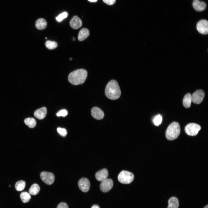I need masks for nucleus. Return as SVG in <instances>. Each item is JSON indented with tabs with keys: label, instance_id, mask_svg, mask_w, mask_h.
<instances>
[{
	"label": "nucleus",
	"instance_id": "obj_35",
	"mask_svg": "<svg viewBox=\"0 0 208 208\" xmlns=\"http://www.w3.org/2000/svg\"><path fill=\"white\" fill-rule=\"evenodd\" d=\"M70 60H72V58H70Z\"/></svg>",
	"mask_w": 208,
	"mask_h": 208
},
{
	"label": "nucleus",
	"instance_id": "obj_1",
	"mask_svg": "<svg viewBox=\"0 0 208 208\" xmlns=\"http://www.w3.org/2000/svg\"><path fill=\"white\" fill-rule=\"evenodd\" d=\"M106 96L111 100L118 99L121 95V91L117 81L115 80L110 81L107 84L105 90Z\"/></svg>",
	"mask_w": 208,
	"mask_h": 208
},
{
	"label": "nucleus",
	"instance_id": "obj_6",
	"mask_svg": "<svg viewBox=\"0 0 208 208\" xmlns=\"http://www.w3.org/2000/svg\"><path fill=\"white\" fill-rule=\"evenodd\" d=\"M42 180L46 184L51 185L53 184L55 180L54 174L51 172L43 171L40 174Z\"/></svg>",
	"mask_w": 208,
	"mask_h": 208
},
{
	"label": "nucleus",
	"instance_id": "obj_4",
	"mask_svg": "<svg viewBox=\"0 0 208 208\" xmlns=\"http://www.w3.org/2000/svg\"><path fill=\"white\" fill-rule=\"evenodd\" d=\"M134 179L133 174L129 172L122 170L119 174L118 180L123 184H128L132 182Z\"/></svg>",
	"mask_w": 208,
	"mask_h": 208
},
{
	"label": "nucleus",
	"instance_id": "obj_14",
	"mask_svg": "<svg viewBox=\"0 0 208 208\" xmlns=\"http://www.w3.org/2000/svg\"><path fill=\"white\" fill-rule=\"evenodd\" d=\"M192 5L196 11L199 12L204 10L206 7V4L205 2L198 0H194L193 1Z\"/></svg>",
	"mask_w": 208,
	"mask_h": 208
},
{
	"label": "nucleus",
	"instance_id": "obj_32",
	"mask_svg": "<svg viewBox=\"0 0 208 208\" xmlns=\"http://www.w3.org/2000/svg\"><path fill=\"white\" fill-rule=\"evenodd\" d=\"M89 1L91 2H96L97 0H88Z\"/></svg>",
	"mask_w": 208,
	"mask_h": 208
},
{
	"label": "nucleus",
	"instance_id": "obj_3",
	"mask_svg": "<svg viewBox=\"0 0 208 208\" xmlns=\"http://www.w3.org/2000/svg\"><path fill=\"white\" fill-rule=\"evenodd\" d=\"M179 124L177 122L171 123L168 127L166 132V136L168 140H172L177 139L180 133Z\"/></svg>",
	"mask_w": 208,
	"mask_h": 208
},
{
	"label": "nucleus",
	"instance_id": "obj_2",
	"mask_svg": "<svg viewBox=\"0 0 208 208\" xmlns=\"http://www.w3.org/2000/svg\"><path fill=\"white\" fill-rule=\"evenodd\" d=\"M88 75V72L83 69H80L71 72L68 75V79L72 84L77 85L83 83Z\"/></svg>",
	"mask_w": 208,
	"mask_h": 208
},
{
	"label": "nucleus",
	"instance_id": "obj_20",
	"mask_svg": "<svg viewBox=\"0 0 208 208\" xmlns=\"http://www.w3.org/2000/svg\"><path fill=\"white\" fill-rule=\"evenodd\" d=\"M40 190L39 186L37 184H33L29 189V192L31 195H37L39 193Z\"/></svg>",
	"mask_w": 208,
	"mask_h": 208
},
{
	"label": "nucleus",
	"instance_id": "obj_9",
	"mask_svg": "<svg viewBox=\"0 0 208 208\" xmlns=\"http://www.w3.org/2000/svg\"><path fill=\"white\" fill-rule=\"evenodd\" d=\"M113 185L112 180L110 179H107L102 181L100 185V188L102 192H107L112 189Z\"/></svg>",
	"mask_w": 208,
	"mask_h": 208
},
{
	"label": "nucleus",
	"instance_id": "obj_17",
	"mask_svg": "<svg viewBox=\"0 0 208 208\" xmlns=\"http://www.w3.org/2000/svg\"><path fill=\"white\" fill-rule=\"evenodd\" d=\"M47 23L45 19L40 18L38 19L36 21L35 23L36 28L39 30H42L46 27Z\"/></svg>",
	"mask_w": 208,
	"mask_h": 208
},
{
	"label": "nucleus",
	"instance_id": "obj_5",
	"mask_svg": "<svg viewBox=\"0 0 208 208\" xmlns=\"http://www.w3.org/2000/svg\"><path fill=\"white\" fill-rule=\"evenodd\" d=\"M201 128L200 126L196 123L188 124L185 127V133L188 135L194 136L196 135Z\"/></svg>",
	"mask_w": 208,
	"mask_h": 208
},
{
	"label": "nucleus",
	"instance_id": "obj_26",
	"mask_svg": "<svg viewBox=\"0 0 208 208\" xmlns=\"http://www.w3.org/2000/svg\"><path fill=\"white\" fill-rule=\"evenodd\" d=\"M68 16V14L66 12H64L60 14L56 18V20L58 22L62 21L64 19L66 18Z\"/></svg>",
	"mask_w": 208,
	"mask_h": 208
},
{
	"label": "nucleus",
	"instance_id": "obj_18",
	"mask_svg": "<svg viewBox=\"0 0 208 208\" xmlns=\"http://www.w3.org/2000/svg\"><path fill=\"white\" fill-rule=\"evenodd\" d=\"M192 101V95L191 94L187 93L184 96L183 100L184 106L186 108L190 107Z\"/></svg>",
	"mask_w": 208,
	"mask_h": 208
},
{
	"label": "nucleus",
	"instance_id": "obj_23",
	"mask_svg": "<svg viewBox=\"0 0 208 208\" xmlns=\"http://www.w3.org/2000/svg\"><path fill=\"white\" fill-rule=\"evenodd\" d=\"M25 186V182L24 181L21 180L18 181L15 184V187L16 190L20 191L23 190Z\"/></svg>",
	"mask_w": 208,
	"mask_h": 208
},
{
	"label": "nucleus",
	"instance_id": "obj_33",
	"mask_svg": "<svg viewBox=\"0 0 208 208\" xmlns=\"http://www.w3.org/2000/svg\"><path fill=\"white\" fill-rule=\"evenodd\" d=\"M204 208H208V205L205 206Z\"/></svg>",
	"mask_w": 208,
	"mask_h": 208
},
{
	"label": "nucleus",
	"instance_id": "obj_29",
	"mask_svg": "<svg viewBox=\"0 0 208 208\" xmlns=\"http://www.w3.org/2000/svg\"><path fill=\"white\" fill-rule=\"evenodd\" d=\"M57 208H68V207L66 203L62 202L58 205Z\"/></svg>",
	"mask_w": 208,
	"mask_h": 208
},
{
	"label": "nucleus",
	"instance_id": "obj_12",
	"mask_svg": "<svg viewBox=\"0 0 208 208\" xmlns=\"http://www.w3.org/2000/svg\"><path fill=\"white\" fill-rule=\"evenodd\" d=\"M82 24L81 20L77 16H74L70 22V26L75 29H78L81 27Z\"/></svg>",
	"mask_w": 208,
	"mask_h": 208
},
{
	"label": "nucleus",
	"instance_id": "obj_36",
	"mask_svg": "<svg viewBox=\"0 0 208 208\" xmlns=\"http://www.w3.org/2000/svg\"><path fill=\"white\" fill-rule=\"evenodd\" d=\"M9 186V187H10V186H11V185H10Z\"/></svg>",
	"mask_w": 208,
	"mask_h": 208
},
{
	"label": "nucleus",
	"instance_id": "obj_16",
	"mask_svg": "<svg viewBox=\"0 0 208 208\" xmlns=\"http://www.w3.org/2000/svg\"><path fill=\"white\" fill-rule=\"evenodd\" d=\"M89 30L86 28H83L79 31L78 39L80 41H82L87 38L89 35Z\"/></svg>",
	"mask_w": 208,
	"mask_h": 208
},
{
	"label": "nucleus",
	"instance_id": "obj_8",
	"mask_svg": "<svg viewBox=\"0 0 208 208\" xmlns=\"http://www.w3.org/2000/svg\"><path fill=\"white\" fill-rule=\"evenodd\" d=\"M196 28L198 31L203 34H207L208 33V22L205 19L199 21L197 23Z\"/></svg>",
	"mask_w": 208,
	"mask_h": 208
},
{
	"label": "nucleus",
	"instance_id": "obj_28",
	"mask_svg": "<svg viewBox=\"0 0 208 208\" xmlns=\"http://www.w3.org/2000/svg\"><path fill=\"white\" fill-rule=\"evenodd\" d=\"M68 114V112L65 109H63L59 111L56 114L57 116L60 117L61 116L62 117H65Z\"/></svg>",
	"mask_w": 208,
	"mask_h": 208
},
{
	"label": "nucleus",
	"instance_id": "obj_31",
	"mask_svg": "<svg viewBox=\"0 0 208 208\" xmlns=\"http://www.w3.org/2000/svg\"><path fill=\"white\" fill-rule=\"evenodd\" d=\"M91 208H100V207L99 206L97 205H94Z\"/></svg>",
	"mask_w": 208,
	"mask_h": 208
},
{
	"label": "nucleus",
	"instance_id": "obj_24",
	"mask_svg": "<svg viewBox=\"0 0 208 208\" xmlns=\"http://www.w3.org/2000/svg\"><path fill=\"white\" fill-rule=\"evenodd\" d=\"M45 45L48 49H52L57 47V44L55 41L47 40L46 42Z\"/></svg>",
	"mask_w": 208,
	"mask_h": 208
},
{
	"label": "nucleus",
	"instance_id": "obj_21",
	"mask_svg": "<svg viewBox=\"0 0 208 208\" xmlns=\"http://www.w3.org/2000/svg\"><path fill=\"white\" fill-rule=\"evenodd\" d=\"M24 122L26 125L30 128H33L36 126V121L33 118H25Z\"/></svg>",
	"mask_w": 208,
	"mask_h": 208
},
{
	"label": "nucleus",
	"instance_id": "obj_34",
	"mask_svg": "<svg viewBox=\"0 0 208 208\" xmlns=\"http://www.w3.org/2000/svg\"><path fill=\"white\" fill-rule=\"evenodd\" d=\"M73 41H75V38L74 37L73 38Z\"/></svg>",
	"mask_w": 208,
	"mask_h": 208
},
{
	"label": "nucleus",
	"instance_id": "obj_10",
	"mask_svg": "<svg viewBox=\"0 0 208 208\" xmlns=\"http://www.w3.org/2000/svg\"><path fill=\"white\" fill-rule=\"evenodd\" d=\"M79 189L83 192H86L89 190L90 182L88 179L86 178H83L80 179L78 183Z\"/></svg>",
	"mask_w": 208,
	"mask_h": 208
},
{
	"label": "nucleus",
	"instance_id": "obj_25",
	"mask_svg": "<svg viewBox=\"0 0 208 208\" xmlns=\"http://www.w3.org/2000/svg\"><path fill=\"white\" fill-rule=\"evenodd\" d=\"M162 117L160 114L156 115L153 120V122L155 125L158 126L160 125L162 121Z\"/></svg>",
	"mask_w": 208,
	"mask_h": 208
},
{
	"label": "nucleus",
	"instance_id": "obj_19",
	"mask_svg": "<svg viewBox=\"0 0 208 208\" xmlns=\"http://www.w3.org/2000/svg\"><path fill=\"white\" fill-rule=\"evenodd\" d=\"M168 205L167 208H178L179 201L177 198L175 197L170 198L168 201Z\"/></svg>",
	"mask_w": 208,
	"mask_h": 208
},
{
	"label": "nucleus",
	"instance_id": "obj_11",
	"mask_svg": "<svg viewBox=\"0 0 208 208\" xmlns=\"http://www.w3.org/2000/svg\"><path fill=\"white\" fill-rule=\"evenodd\" d=\"M91 114L94 118L99 120L102 119L104 116L103 111L97 107H94L92 109Z\"/></svg>",
	"mask_w": 208,
	"mask_h": 208
},
{
	"label": "nucleus",
	"instance_id": "obj_7",
	"mask_svg": "<svg viewBox=\"0 0 208 208\" xmlns=\"http://www.w3.org/2000/svg\"><path fill=\"white\" fill-rule=\"evenodd\" d=\"M204 91L202 90H198L193 93L192 96V101L194 103L198 104L203 101L205 96Z\"/></svg>",
	"mask_w": 208,
	"mask_h": 208
},
{
	"label": "nucleus",
	"instance_id": "obj_30",
	"mask_svg": "<svg viewBox=\"0 0 208 208\" xmlns=\"http://www.w3.org/2000/svg\"><path fill=\"white\" fill-rule=\"evenodd\" d=\"M105 3L110 5H113L116 1V0H103Z\"/></svg>",
	"mask_w": 208,
	"mask_h": 208
},
{
	"label": "nucleus",
	"instance_id": "obj_37",
	"mask_svg": "<svg viewBox=\"0 0 208 208\" xmlns=\"http://www.w3.org/2000/svg\"><path fill=\"white\" fill-rule=\"evenodd\" d=\"M46 38V39H47V38Z\"/></svg>",
	"mask_w": 208,
	"mask_h": 208
},
{
	"label": "nucleus",
	"instance_id": "obj_15",
	"mask_svg": "<svg viewBox=\"0 0 208 208\" xmlns=\"http://www.w3.org/2000/svg\"><path fill=\"white\" fill-rule=\"evenodd\" d=\"M47 113L46 108L45 107H43L36 110L34 113V115L38 119L41 120L45 117Z\"/></svg>",
	"mask_w": 208,
	"mask_h": 208
},
{
	"label": "nucleus",
	"instance_id": "obj_27",
	"mask_svg": "<svg viewBox=\"0 0 208 208\" xmlns=\"http://www.w3.org/2000/svg\"><path fill=\"white\" fill-rule=\"evenodd\" d=\"M58 133L61 136L65 137L67 134V131L64 128L58 127L57 129Z\"/></svg>",
	"mask_w": 208,
	"mask_h": 208
},
{
	"label": "nucleus",
	"instance_id": "obj_13",
	"mask_svg": "<svg viewBox=\"0 0 208 208\" xmlns=\"http://www.w3.org/2000/svg\"><path fill=\"white\" fill-rule=\"evenodd\" d=\"M108 176L107 170L106 168L103 169L96 172L95 177L99 181H103L106 179Z\"/></svg>",
	"mask_w": 208,
	"mask_h": 208
},
{
	"label": "nucleus",
	"instance_id": "obj_22",
	"mask_svg": "<svg viewBox=\"0 0 208 208\" xmlns=\"http://www.w3.org/2000/svg\"><path fill=\"white\" fill-rule=\"evenodd\" d=\"M20 197L22 201L24 203L28 202L31 199L30 195L26 192H22L20 194Z\"/></svg>",
	"mask_w": 208,
	"mask_h": 208
}]
</instances>
